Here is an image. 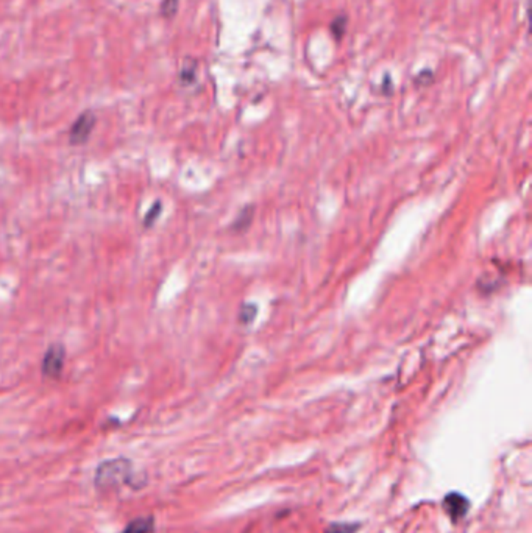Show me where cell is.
Wrapping results in <instances>:
<instances>
[{
    "instance_id": "obj_9",
    "label": "cell",
    "mask_w": 532,
    "mask_h": 533,
    "mask_svg": "<svg viewBox=\"0 0 532 533\" xmlns=\"http://www.w3.org/2000/svg\"><path fill=\"white\" fill-rule=\"evenodd\" d=\"M432 78H434V75H432L431 70H423V72H420L417 75V78H415V83L426 86V85L431 83Z\"/></svg>"
},
{
    "instance_id": "obj_1",
    "label": "cell",
    "mask_w": 532,
    "mask_h": 533,
    "mask_svg": "<svg viewBox=\"0 0 532 533\" xmlns=\"http://www.w3.org/2000/svg\"><path fill=\"white\" fill-rule=\"evenodd\" d=\"M133 477L131 464L125 459L103 461L96 472V483L98 488L118 487L119 483H130Z\"/></svg>"
},
{
    "instance_id": "obj_2",
    "label": "cell",
    "mask_w": 532,
    "mask_h": 533,
    "mask_svg": "<svg viewBox=\"0 0 532 533\" xmlns=\"http://www.w3.org/2000/svg\"><path fill=\"white\" fill-rule=\"evenodd\" d=\"M64 360H66V349L63 345L55 343L47 349L43 360V373L47 378H56L63 371Z\"/></svg>"
},
{
    "instance_id": "obj_6",
    "label": "cell",
    "mask_w": 532,
    "mask_h": 533,
    "mask_svg": "<svg viewBox=\"0 0 532 533\" xmlns=\"http://www.w3.org/2000/svg\"><path fill=\"white\" fill-rule=\"evenodd\" d=\"M347 22H348V17L345 14H339L336 19L331 22V33L334 34V38L337 41L342 39L345 32H347Z\"/></svg>"
},
{
    "instance_id": "obj_3",
    "label": "cell",
    "mask_w": 532,
    "mask_h": 533,
    "mask_svg": "<svg viewBox=\"0 0 532 533\" xmlns=\"http://www.w3.org/2000/svg\"><path fill=\"white\" fill-rule=\"evenodd\" d=\"M94 125H96V116L92 114L91 111H86V113L81 114L71 128V134H69L71 144L74 145L85 144L86 140L89 139L92 130H94Z\"/></svg>"
},
{
    "instance_id": "obj_7",
    "label": "cell",
    "mask_w": 532,
    "mask_h": 533,
    "mask_svg": "<svg viewBox=\"0 0 532 533\" xmlns=\"http://www.w3.org/2000/svg\"><path fill=\"white\" fill-rule=\"evenodd\" d=\"M178 10V0H162L161 13L164 17H173Z\"/></svg>"
},
{
    "instance_id": "obj_8",
    "label": "cell",
    "mask_w": 532,
    "mask_h": 533,
    "mask_svg": "<svg viewBox=\"0 0 532 533\" xmlns=\"http://www.w3.org/2000/svg\"><path fill=\"white\" fill-rule=\"evenodd\" d=\"M359 529L358 524H331L326 533H354Z\"/></svg>"
},
{
    "instance_id": "obj_4",
    "label": "cell",
    "mask_w": 532,
    "mask_h": 533,
    "mask_svg": "<svg viewBox=\"0 0 532 533\" xmlns=\"http://www.w3.org/2000/svg\"><path fill=\"white\" fill-rule=\"evenodd\" d=\"M442 505H443V510H445V513L448 514L449 518H451V521L458 523V521L464 518L467 512H469L470 501L460 493H449L445 496Z\"/></svg>"
},
{
    "instance_id": "obj_5",
    "label": "cell",
    "mask_w": 532,
    "mask_h": 533,
    "mask_svg": "<svg viewBox=\"0 0 532 533\" xmlns=\"http://www.w3.org/2000/svg\"><path fill=\"white\" fill-rule=\"evenodd\" d=\"M153 530V519L150 518H142V519H136L127 527L124 533H150Z\"/></svg>"
}]
</instances>
